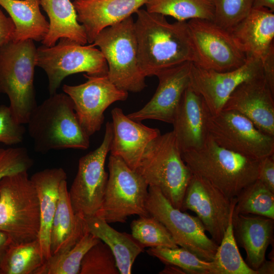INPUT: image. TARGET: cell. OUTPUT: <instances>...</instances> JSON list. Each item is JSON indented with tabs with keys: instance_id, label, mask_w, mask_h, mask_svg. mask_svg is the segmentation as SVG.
I'll return each instance as SVG.
<instances>
[{
	"instance_id": "6da1fadb",
	"label": "cell",
	"mask_w": 274,
	"mask_h": 274,
	"mask_svg": "<svg viewBox=\"0 0 274 274\" xmlns=\"http://www.w3.org/2000/svg\"><path fill=\"white\" fill-rule=\"evenodd\" d=\"M134 27L140 69L145 77L186 62L193 61L187 23L169 22L165 16L138 10Z\"/></svg>"
},
{
	"instance_id": "7a4b0ae2",
	"label": "cell",
	"mask_w": 274,
	"mask_h": 274,
	"mask_svg": "<svg viewBox=\"0 0 274 274\" xmlns=\"http://www.w3.org/2000/svg\"><path fill=\"white\" fill-rule=\"evenodd\" d=\"M35 151L89 147L90 136L78 118L73 102L64 92L55 93L32 112L27 123Z\"/></svg>"
},
{
	"instance_id": "3957f363",
	"label": "cell",
	"mask_w": 274,
	"mask_h": 274,
	"mask_svg": "<svg viewBox=\"0 0 274 274\" xmlns=\"http://www.w3.org/2000/svg\"><path fill=\"white\" fill-rule=\"evenodd\" d=\"M181 155L193 175L206 180L231 200L258 179L259 160L220 146L209 134L201 147Z\"/></svg>"
},
{
	"instance_id": "277c9868",
	"label": "cell",
	"mask_w": 274,
	"mask_h": 274,
	"mask_svg": "<svg viewBox=\"0 0 274 274\" xmlns=\"http://www.w3.org/2000/svg\"><path fill=\"white\" fill-rule=\"evenodd\" d=\"M37 48L32 40L11 41L0 49V93L15 120L27 124L37 106L33 84Z\"/></svg>"
},
{
	"instance_id": "5b68a950",
	"label": "cell",
	"mask_w": 274,
	"mask_h": 274,
	"mask_svg": "<svg viewBox=\"0 0 274 274\" xmlns=\"http://www.w3.org/2000/svg\"><path fill=\"white\" fill-rule=\"evenodd\" d=\"M135 170L149 186L158 188L174 207L182 210L193 174L182 159L173 131L149 144Z\"/></svg>"
},
{
	"instance_id": "8992f818",
	"label": "cell",
	"mask_w": 274,
	"mask_h": 274,
	"mask_svg": "<svg viewBox=\"0 0 274 274\" xmlns=\"http://www.w3.org/2000/svg\"><path fill=\"white\" fill-rule=\"evenodd\" d=\"M41 225L36 189L27 171L4 177L0 181V231L12 243L38 239Z\"/></svg>"
},
{
	"instance_id": "52a82bcc",
	"label": "cell",
	"mask_w": 274,
	"mask_h": 274,
	"mask_svg": "<svg viewBox=\"0 0 274 274\" xmlns=\"http://www.w3.org/2000/svg\"><path fill=\"white\" fill-rule=\"evenodd\" d=\"M92 44L102 53L108 64L107 76L116 87L127 92H139L146 87V77L139 65L132 16L102 30Z\"/></svg>"
},
{
	"instance_id": "ba28073f",
	"label": "cell",
	"mask_w": 274,
	"mask_h": 274,
	"mask_svg": "<svg viewBox=\"0 0 274 274\" xmlns=\"http://www.w3.org/2000/svg\"><path fill=\"white\" fill-rule=\"evenodd\" d=\"M109 174L102 202L96 215L108 223H124L132 215L147 216L149 185L120 157L110 155Z\"/></svg>"
},
{
	"instance_id": "9c48e42d",
	"label": "cell",
	"mask_w": 274,
	"mask_h": 274,
	"mask_svg": "<svg viewBox=\"0 0 274 274\" xmlns=\"http://www.w3.org/2000/svg\"><path fill=\"white\" fill-rule=\"evenodd\" d=\"M52 46L42 45L37 48L36 64L46 73L50 95L57 92L63 79L70 75L86 73L88 76L108 74L105 58L92 44L81 45L61 38Z\"/></svg>"
},
{
	"instance_id": "30bf717a",
	"label": "cell",
	"mask_w": 274,
	"mask_h": 274,
	"mask_svg": "<svg viewBox=\"0 0 274 274\" xmlns=\"http://www.w3.org/2000/svg\"><path fill=\"white\" fill-rule=\"evenodd\" d=\"M145 205L148 213L165 226L178 246L202 260H214L218 245L207 236L197 216L174 207L154 186L148 187Z\"/></svg>"
},
{
	"instance_id": "8fae6325",
	"label": "cell",
	"mask_w": 274,
	"mask_h": 274,
	"mask_svg": "<svg viewBox=\"0 0 274 274\" xmlns=\"http://www.w3.org/2000/svg\"><path fill=\"white\" fill-rule=\"evenodd\" d=\"M112 137V124L107 122L101 144L79 160L68 194L74 212L84 218L96 215L101 205L109 176L105 162Z\"/></svg>"
},
{
	"instance_id": "7c38bea8",
	"label": "cell",
	"mask_w": 274,
	"mask_h": 274,
	"mask_svg": "<svg viewBox=\"0 0 274 274\" xmlns=\"http://www.w3.org/2000/svg\"><path fill=\"white\" fill-rule=\"evenodd\" d=\"M208 134L220 146L260 160L274 154V136L259 130L248 118L231 110H208Z\"/></svg>"
},
{
	"instance_id": "4fadbf2b",
	"label": "cell",
	"mask_w": 274,
	"mask_h": 274,
	"mask_svg": "<svg viewBox=\"0 0 274 274\" xmlns=\"http://www.w3.org/2000/svg\"><path fill=\"white\" fill-rule=\"evenodd\" d=\"M193 52V63L205 69L225 72L245 63L247 57L230 32L213 21L192 19L187 22Z\"/></svg>"
},
{
	"instance_id": "5bb4252c",
	"label": "cell",
	"mask_w": 274,
	"mask_h": 274,
	"mask_svg": "<svg viewBox=\"0 0 274 274\" xmlns=\"http://www.w3.org/2000/svg\"><path fill=\"white\" fill-rule=\"evenodd\" d=\"M84 76L86 82L77 85L65 84L62 90L72 100L80 123L90 136L100 129L106 110L116 101H125L128 92L116 87L107 75Z\"/></svg>"
},
{
	"instance_id": "9a60e30c",
	"label": "cell",
	"mask_w": 274,
	"mask_h": 274,
	"mask_svg": "<svg viewBox=\"0 0 274 274\" xmlns=\"http://www.w3.org/2000/svg\"><path fill=\"white\" fill-rule=\"evenodd\" d=\"M236 203L206 180L193 175L186 189L181 211L194 212L206 231L218 245Z\"/></svg>"
},
{
	"instance_id": "2e32d148",
	"label": "cell",
	"mask_w": 274,
	"mask_h": 274,
	"mask_svg": "<svg viewBox=\"0 0 274 274\" xmlns=\"http://www.w3.org/2000/svg\"><path fill=\"white\" fill-rule=\"evenodd\" d=\"M262 74V60L255 57H247L241 67L225 72L205 69L192 62L190 85L202 97L210 113L216 114L240 84Z\"/></svg>"
},
{
	"instance_id": "e0dca14e",
	"label": "cell",
	"mask_w": 274,
	"mask_h": 274,
	"mask_svg": "<svg viewBox=\"0 0 274 274\" xmlns=\"http://www.w3.org/2000/svg\"><path fill=\"white\" fill-rule=\"evenodd\" d=\"M191 64L186 62L159 73L156 76L159 84L151 99L128 117L139 122L153 119L172 124L184 93L190 85Z\"/></svg>"
},
{
	"instance_id": "ac0fdd59",
	"label": "cell",
	"mask_w": 274,
	"mask_h": 274,
	"mask_svg": "<svg viewBox=\"0 0 274 274\" xmlns=\"http://www.w3.org/2000/svg\"><path fill=\"white\" fill-rule=\"evenodd\" d=\"M222 110L244 115L263 133L274 136V92L263 73L240 84Z\"/></svg>"
},
{
	"instance_id": "d6986e66",
	"label": "cell",
	"mask_w": 274,
	"mask_h": 274,
	"mask_svg": "<svg viewBox=\"0 0 274 274\" xmlns=\"http://www.w3.org/2000/svg\"><path fill=\"white\" fill-rule=\"evenodd\" d=\"M113 137L110 155L121 158L132 169L138 167L149 144L161 133L124 114L119 108L111 111Z\"/></svg>"
},
{
	"instance_id": "ffe728a7",
	"label": "cell",
	"mask_w": 274,
	"mask_h": 274,
	"mask_svg": "<svg viewBox=\"0 0 274 274\" xmlns=\"http://www.w3.org/2000/svg\"><path fill=\"white\" fill-rule=\"evenodd\" d=\"M208 109L202 97L189 85L185 91L172 123L181 153L200 148L208 136Z\"/></svg>"
},
{
	"instance_id": "44dd1931",
	"label": "cell",
	"mask_w": 274,
	"mask_h": 274,
	"mask_svg": "<svg viewBox=\"0 0 274 274\" xmlns=\"http://www.w3.org/2000/svg\"><path fill=\"white\" fill-rule=\"evenodd\" d=\"M148 0H74L77 20L92 44L104 29L117 24L135 13Z\"/></svg>"
},
{
	"instance_id": "7402d4cb",
	"label": "cell",
	"mask_w": 274,
	"mask_h": 274,
	"mask_svg": "<svg viewBox=\"0 0 274 274\" xmlns=\"http://www.w3.org/2000/svg\"><path fill=\"white\" fill-rule=\"evenodd\" d=\"M247 57L262 59L274 45V14L265 8H253L230 31Z\"/></svg>"
},
{
	"instance_id": "603a6c76",
	"label": "cell",
	"mask_w": 274,
	"mask_h": 274,
	"mask_svg": "<svg viewBox=\"0 0 274 274\" xmlns=\"http://www.w3.org/2000/svg\"><path fill=\"white\" fill-rule=\"evenodd\" d=\"M38 196L41 225L38 236L42 253L45 260L51 256L50 233L53 217L62 181L67 179L64 170L61 168H46L33 174L30 178Z\"/></svg>"
},
{
	"instance_id": "cb8c5ba5",
	"label": "cell",
	"mask_w": 274,
	"mask_h": 274,
	"mask_svg": "<svg viewBox=\"0 0 274 274\" xmlns=\"http://www.w3.org/2000/svg\"><path fill=\"white\" fill-rule=\"evenodd\" d=\"M273 220L263 216L233 213L235 240L246 251L248 265L255 270L265 260L266 251L273 236Z\"/></svg>"
},
{
	"instance_id": "d4e9b609",
	"label": "cell",
	"mask_w": 274,
	"mask_h": 274,
	"mask_svg": "<svg viewBox=\"0 0 274 274\" xmlns=\"http://www.w3.org/2000/svg\"><path fill=\"white\" fill-rule=\"evenodd\" d=\"M87 230L84 218L76 214L70 199L66 180L61 183L50 233L51 255L71 248Z\"/></svg>"
},
{
	"instance_id": "484cf974",
	"label": "cell",
	"mask_w": 274,
	"mask_h": 274,
	"mask_svg": "<svg viewBox=\"0 0 274 274\" xmlns=\"http://www.w3.org/2000/svg\"><path fill=\"white\" fill-rule=\"evenodd\" d=\"M40 6L49 19V28L42 41L46 46L54 45L61 38H66L81 45L87 39L85 29L77 20L71 0H40Z\"/></svg>"
},
{
	"instance_id": "4316f807",
	"label": "cell",
	"mask_w": 274,
	"mask_h": 274,
	"mask_svg": "<svg viewBox=\"0 0 274 274\" xmlns=\"http://www.w3.org/2000/svg\"><path fill=\"white\" fill-rule=\"evenodd\" d=\"M87 230L106 244L115 258L120 274H130L137 257L144 248L126 232H120L97 216L84 218Z\"/></svg>"
},
{
	"instance_id": "83f0119b",
	"label": "cell",
	"mask_w": 274,
	"mask_h": 274,
	"mask_svg": "<svg viewBox=\"0 0 274 274\" xmlns=\"http://www.w3.org/2000/svg\"><path fill=\"white\" fill-rule=\"evenodd\" d=\"M0 6L9 14L15 30L12 41H42L49 23L40 10V0H0Z\"/></svg>"
},
{
	"instance_id": "f1b7e54d",
	"label": "cell",
	"mask_w": 274,
	"mask_h": 274,
	"mask_svg": "<svg viewBox=\"0 0 274 274\" xmlns=\"http://www.w3.org/2000/svg\"><path fill=\"white\" fill-rule=\"evenodd\" d=\"M99 241L87 230L72 247L51 255L45 260L34 274H80L84 255Z\"/></svg>"
},
{
	"instance_id": "f546056e",
	"label": "cell",
	"mask_w": 274,
	"mask_h": 274,
	"mask_svg": "<svg viewBox=\"0 0 274 274\" xmlns=\"http://www.w3.org/2000/svg\"><path fill=\"white\" fill-rule=\"evenodd\" d=\"M45 259L38 239L11 243L1 265V274H34Z\"/></svg>"
},
{
	"instance_id": "4dcf8cb0",
	"label": "cell",
	"mask_w": 274,
	"mask_h": 274,
	"mask_svg": "<svg viewBox=\"0 0 274 274\" xmlns=\"http://www.w3.org/2000/svg\"><path fill=\"white\" fill-rule=\"evenodd\" d=\"M145 6L149 12L170 16L178 21L196 18L214 21L212 0H148Z\"/></svg>"
},
{
	"instance_id": "1f68e13d",
	"label": "cell",
	"mask_w": 274,
	"mask_h": 274,
	"mask_svg": "<svg viewBox=\"0 0 274 274\" xmlns=\"http://www.w3.org/2000/svg\"><path fill=\"white\" fill-rule=\"evenodd\" d=\"M233 215L252 214L274 219V192L256 180L235 198Z\"/></svg>"
},
{
	"instance_id": "d6a6232c",
	"label": "cell",
	"mask_w": 274,
	"mask_h": 274,
	"mask_svg": "<svg viewBox=\"0 0 274 274\" xmlns=\"http://www.w3.org/2000/svg\"><path fill=\"white\" fill-rule=\"evenodd\" d=\"M147 252L165 265H175L180 268L185 273L219 274L213 261L202 260L182 247H156L149 248Z\"/></svg>"
},
{
	"instance_id": "836d02e7",
	"label": "cell",
	"mask_w": 274,
	"mask_h": 274,
	"mask_svg": "<svg viewBox=\"0 0 274 274\" xmlns=\"http://www.w3.org/2000/svg\"><path fill=\"white\" fill-rule=\"evenodd\" d=\"M233 213L213 261L219 274H258L244 260L239 253L234 235Z\"/></svg>"
},
{
	"instance_id": "e575fe53",
	"label": "cell",
	"mask_w": 274,
	"mask_h": 274,
	"mask_svg": "<svg viewBox=\"0 0 274 274\" xmlns=\"http://www.w3.org/2000/svg\"><path fill=\"white\" fill-rule=\"evenodd\" d=\"M130 227L131 235L144 248L179 247L165 226L150 214L139 216L132 221Z\"/></svg>"
},
{
	"instance_id": "d590c367",
	"label": "cell",
	"mask_w": 274,
	"mask_h": 274,
	"mask_svg": "<svg viewBox=\"0 0 274 274\" xmlns=\"http://www.w3.org/2000/svg\"><path fill=\"white\" fill-rule=\"evenodd\" d=\"M115 258L110 248L99 241L84 255L80 274H119Z\"/></svg>"
},
{
	"instance_id": "8d00e7d4",
	"label": "cell",
	"mask_w": 274,
	"mask_h": 274,
	"mask_svg": "<svg viewBox=\"0 0 274 274\" xmlns=\"http://www.w3.org/2000/svg\"><path fill=\"white\" fill-rule=\"evenodd\" d=\"M214 7V22L230 31L253 8V0H212Z\"/></svg>"
},
{
	"instance_id": "74e56055",
	"label": "cell",
	"mask_w": 274,
	"mask_h": 274,
	"mask_svg": "<svg viewBox=\"0 0 274 274\" xmlns=\"http://www.w3.org/2000/svg\"><path fill=\"white\" fill-rule=\"evenodd\" d=\"M33 163L25 148L0 147V181L5 176L28 171Z\"/></svg>"
},
{
	"instance_id": "f35d334b",
	"label": "cell",
	"mask_w": 274,
	"mask_h": 274,
	"mask_svg": "<svg viewBox=\"0 0 274 274\" xmlns=\"http://www.w3.org/2000/svg\"><path fill=\"white\" fill-rule=\"evenodd\" d=\"M23 125L15 120L9 106L0 105V143L12 146L23 142L25 132Z\"/></svg>"
},
{
	"instance_id": "ab89813d",
	"label": "cell",
	"mask_w": 274,
	"mask_h": 274,
	"mask_svg": "<svg viewBox=\"0 0 274 274\" xmlns=\"http://www.w3.org/2000/svg\"><path fill=\"white\" fill-rule=\"evenodd\" d=\"M257 179L274 192V154L259 160Z\"/></svg>"
},
{
	"instance_id": "60d3db41",
	"label": "cell",
	"mask_w": 274,
	"mask_h": 274,
	"mask_svg": "<svg viewBox=\"0 0 274 274\" xmlns=\"http://www.w3.org/2000/svg\"><path fill=\"white\" fill-rule=\"evenodd\" d=\"M14 30L11 18L7 17L0 9V49L13 40Z\"/></svg>"
},
{
	"instance_id": "b9f144b4",
	"label": "cell",
	"mask_w": 274,
	"mask_h": 274,
	"mask_svg": "<svg viewBox=\"0 0 274 274\" xmlns=\"http://www.w3.org/2000/svg\"><path fill=\"white\" fill-rule=\"evenodd\" d=\"M261 60L264 77L274 92V45L271 47Z\"/></svg>"
},
{
	"instance_id": "7bdbcfd3",
	"label": "cell",
	"mask_w": 274,
	"mask_h": 274,
	"mask_svg": "<svg viewBox=\"0 0 274 274\" xmlns=\"http://www.w3.org/2000/svg\"><path fill=\"white\" fill-rule=\"evenodd\" d=\"M12 241L5 233L0 231V274L1 265L3 257Z\"/></svg>"
},
{
	"instance_id": "ee69618b",
	"label": "cell",
	"mask_w": 274,
	"mask_h": 274,
	"mask_svg": "<svg viewBox=\"0 0 274 274\" xmlns=\"http://www.w3.org/2000/svg\"><path fill=\"white\" fill-rule=\"evenodd\" d=\"M258 274H273L274 273L273 260H265L256 270Z\"/></svg>"
},
{
	"instance_id": "f6af8a7d",
	"label": "cell",
	"mask_w": 274,
	"mask_h": 274,
	"mask_svg": "<svg viewBox=\"0 0 274 274\" xmlns=\"http://www.w3.org/2000/svg\"><path fill=\"white\" fill-rule=\"evenodd\" d=\"M253 8H265L274 11V0H253Z\"/></svg>"
},
{
	"instance_id": "bcb514c9",
	"label": "cell",
	"mask_w": 274,
	"mask_h": 274,
	"mask_svg": "<svg viewBox=\"0 0 274 274\" xmlns=\"http://www.w3.org/2000/svg\"><path fill=\"white\" fill-rule=\"evenodd\" d=\"M160 272V273H185L180 268L172 265H166L164 269Z\"/></svg>"
}]
</instances>
